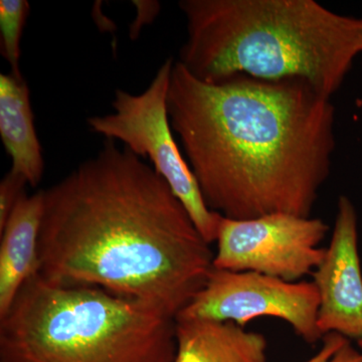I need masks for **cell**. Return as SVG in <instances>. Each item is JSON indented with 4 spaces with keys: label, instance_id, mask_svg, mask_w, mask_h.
Masks as SVG:
<instances>
[{
    "label": "cell",
    "instance_id": "cell-1",
    "mask_svg": "<svg viewBox=\"0 0 362 362\" xmlns=\"http://www.w3.org/2000/svg\"><path fill=\"white\" fill-rule=\"evenodd\" d=\"M44 192L39 274L175 317L206 284L214 252L165 180L106 139Z\"/></svg>",
    "mask_w": 362,
    "mask_h": 362
},
{
    "label": "cell",
    "instance_id": "cell-15",
    "mask_svg": "<svg viewBox=\"0 0 362 362\" xmlns=\"http://www.w3.org/2000/svg\"><path fill=\"white\" fill-rule=\"evenodd\" d=\"M328 362H362V351L357 350L347 339Z\"/></svg>",
    "mask_w": 362,
    "mask_h": 362
},
{
    "label": "cell",
    "instance_id": "cell-16",
    "mask_svg": "<svg viewBox=\"0 0 362 362\" xmlns=\"http://www.w3.org/2000/svg\"><path fill=\"white\" fill-rule=\"evenodd\" d=\"M358 345H359V346H361V349H362V343H361V344H358Z\"/></svg>",
    "mask_w": 362,
    "mask_h": 362
},
{
    "label": "cell",
    "instance_id": "cell-9",
    "mask_svg": "<svg viewBox=\"0 0 362 362\" xmlns=\"http://www.w3.org/2000/svg\"><path fill=\"white\" fill-rule=\"evenodd\" d=\"M42 216V189L32 195L23 194L0 230V318L9 310L23 286L39 274Z\"/></svg>",
    "mask_w": 362,
    "mask_h": 362
},
{
    "label": "cell",
    "instance_id": "cell-2",
    "mask_svg": "<svg viewBox=\"0 0 362 362\" xmlns=\"http://www.w3.org/2000/svg\"><path fill=\"white\" fill-rule=\"evenodd\" d=\"M168 109L209 209L312 216L335 149L331 97L301 78L206 83L175 61Z\"/></svg>",
    "mask_w": 362,
    "mask_h": 362
},
{
    "label": "cell",
    "instance_id": "cell-13",
    "mask_svg": "<svg viewBox=\"0 0 362 362\" xmlns=\"http://www.w3.org/2000/svg\"><path fill=\"white\" fill-rule=\"evenodd\" d=\"M25 185L28 183L25 176L13 169L0 181V230H4L14 207L25 194Z\"/></svg>",
    "mask_w": 362,
    "mask_h": 362
},
{
    "label": "cell",
    "instance_id": "cell-7",
    "mask_svg": "<svg viewBox=\"0 0 362 362\" xmlns=\"http://www.w3.org/2000/svg\"><path fill=\"white\" fill-rule=\"evenodd\" d=\"M329 226L318 218L274 214L251 220L223 216L216 235L214 268L256 272L299 282L325 256L320 247Z\"/></svg>",
    "mask_w": 362,
    "mask_h": 362
},
{
    "label": "cell",
    "instance_id": "cell-14",
    "mask_svg": "<svg viewBox=\"0 0 362 362\" xmlns=\"http://www.w3.org/2000/svg\"><path fill=\"white\" fill-rule=\"evenodd\" d=\"M347 338L337 333H329L325 335L322 339V346L320 350L312 356L310 359L305 362H328L333 354L340 349V346L346 341Z\"/></svg>",
    "mask_w": 362,
    "mask_h": 362
},
{
    "label": "cell",
    "instance_id": "cell-5",
    "mask_svg": "<svg viewBox=\"0 0 362 362\" xmlns=\"http://www.w3.org/2000/svg\"><path fill=\"white\" fill-rule=\"evenodd\" d=\"M175 61L166 59L147 89L140 94L117 89L113 113L89 117L90 130L106 139L122 142L139 157H147L154 170L187 209L209 244L216 240L223 216L206 206L194 173L173 137L168 94Z\"/></svg>",
    "mask_w": 362,
    "mask_h": 362
},
{
    "label": "cell",
    "instance_id": "cell-11",
    "mask_svg": "<svg viewBox=\"0 0 362 362\" xmlns=\"http://www.w3.org/2000/svg\"><path fill=\"white\" fill-rule=\"evenodd\" d=\"M30 96L23 78L0 75V137L13 161L11 169L35 187L44 175L45 161Z\"/></svg>",
    "mask_w": 362,
    "mask_h": 362
},
{
    "label": "cell",
    "instance_id": "cell-3",
    "mask_svg": "<svg viewBox=\"0 0 362 362\" xmlns=\"http://www.w3.org/2000/svg\"><path fill=\"white\" fill-rule=\"evenodd\" d=\"M178 6L187 21L178 62L204 82L301 78L332 97L362 52V18L314 0H181Z\"/></svg>",
    "mask_w": 362,
    "mask_h": 362
},
{
    "label": "cell",
    "instance_id": "cell-10",
    "mask_svg": "<svg viewBox=\"0 0 362 362\" xmlns=\"http://www.w3.org/2000/svg\"><path fill=\"white\" fill-rule=\"evenodd\" d=\"M173 362H268V341L262 333L232 322L175 318Z\"/></svg>",
    "mask_w": 362,
    "mask_h": 362
},
{
    "label": "cell",
    "instance_id": "cell-6",
    "mask_svg": "<svg viewBox=\"0 0 362 362\" xmlns=\"http://www.w3.org/2000/svg\"><path fill=\"white\" fill-rule=\"evenodd\" d=\"M318 310L313 282L213 268L201 291L176 318L232 322L245 328L259 317H274L289 324L305 343L315 345L324 338L317 325Z\"/></svg>",
    "mask_w": 362,
    "mask_h": 362
},
{
    "label": "cell",
    "instance_id": "cell-4",
    "mask_svg": "<svg viewBox=\"0 0 362 362\" xmlns=\"http://www.w3.org/2000/svg\"><path fill=\"white\" fill-rule=\"evenodd\" d=\"M175 333L153 305L37 274L0 318V362H173Z\"/></svg>",
    "mask_w": 362,
    "mask_h": 362
},
{
    "label": "cell",
    "instance_id": "cell-8",
    "mask_svg": "<svg viewBox=\"0 0 362 362\" xmlns=\"http://www.w3.org/2000/svg\"><path fill=\"white\" fill-rule=\"evenodd\" d=\"M319 295L317 325L323 337L337 333L362 343V270L357 214L345 195L338 199L334 228L325 256L312 273Z\"/></svg>",
    "mask_w": 362,
    "mask_h": 362
},
{
    "label": "cell",
    "instance_id": "cell-12",
    "mask_svg": "<svg viewBox=\"0 0 362 362\" xmlns=\"http://www.w3.org/2000/svg\"><path fill=\"white\" fill-rule=\"evenodd\" d=\"M30 4L25 0L0 1V39L2 56L11 69V75L23 78L20 68L21 40Z\"/></svg>",
    "mask_w": 362,
    "mask_h": 362
}]
</instances>
